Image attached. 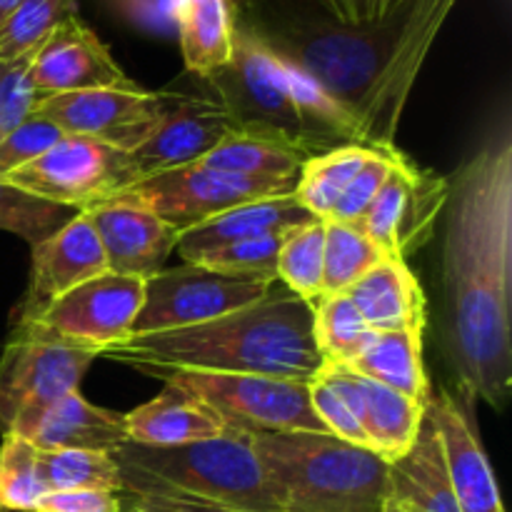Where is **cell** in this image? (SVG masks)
<instances>
[{"label":"cell","mask_w":512,"mask_h":512,"mask_svg":"<svg viewBox=\"0 0 512 512\" xmlns=\"http://www.w3.org/2000/svg\"><path fill=\"white\" fill-rule=\"evenodd\" d=\"M5 68H8V63H0V80H3V73H5Z\"/></svg>","instance_id":"47"},{"label":"cell","mask_w":512,"mask_h":512,"mask_svg":"<svg viewBox=\"0 0 512 512\" xmlns=\"http://www.w3.org/2000/svg\"><path fill=\"white\" fill-rule=\"evenodd\" d=\"M100 240L110 273L148 280L178 248L180 230L150 210L123 200H105L83 210Z\"/></svg>","instance_id":"18"},{"label":"cell","mask_w":512,"mask_h":512,"mask_svg":"<svg viewBox=\"0 0 512 512\" xmlns=\"http://www.w3.org/2000/svg\"><path fill=\"white\" fill-rule=\"evenodd\" d=\"M100 358L135 365L268 375L310 383L325 368L313 340V303L275 283L248 308L165 333L130 335L100 350Z\"/></svg>","instance_id":"3"},{"label":"cell","mask_w":512,"mask_h":512,"mask_svg":"<svg viewBox=\"0 0 512 512\" xmlns=\"http://www.w3.org/2000/svg\"><path fill=\"white\" fill-rule=\"evenodd\" d=\"M383 258L388 255L358 225L328 220L323 248V295L345 293Z\"/></svg>","instance_id":"34"},{"label":"cell","mask_w":512,"mask_h":512,"mask_svg":"<svg viewBox=\"0 0 512 512\" xmlns=\"http://www.w3.org/2000/svg\"><path fill=\"white\" fill-rule=\"evenodd\" d=\"M48 493L38 470V448L15 433L0 443V512H33Z\"/></svg>","instance_id":"35"},{"label":"cell","mask_w":512,"mask_h":512,"mask_svg":"<svg viewBox=\"0 0 512 512\" xmlns=\"http://www.w3.org/2000/svg\"><path fill=\"white\" fill-rule=\"evenodd\" d=\"M3 180L35 198L83 213L135 183L138 170L125 150L80 135H63L40 158L13 170Z\"/></svg>","instance_id":"10"},{"label":"cell","mask_w":512,"mask_h":512,"mask_svg":"<svg viewBox=\"0 0 512 512\" xmlns=\"http://www.w3.org/2000/svg\"><path fill=\"white\" fill-rule=\"evenodd\" d=\"M305 155L298 153L290 145L278 140L255 138L248 133H233L200 163L210 165L225 173L245 175V178L258 180H290L298 183L300 168L305 163Z\"/></svg>","instance_id":"29"},{"label":"cell","mask_w":512,"mask_h":512,"mask_svg":"<svg viewBox=\"0 0 512 512\" xmlns=\"http://www.w3.org/2000/svg\"><path fill=\"white\" fill-rule=\"evenodd\" d=\"M168 100V90H78L40 98L33 115L48 120L63 135H80L133 153L158 128Z\"/></svg>","instance_id":"12"},{"label":"cell","mask_w":512,"mask_h":512,"mask_svg":"<svg viewBox=\"0 0 512 512\" xmlns=\"http://www.w3.org/2000/svg\"><path fill=\"white\" fill-rule=\"evenodd\" d=\"M78 15V0H20L0 25V63L30 58L55 28Z\"/></svg>","instance_id":"33"},{"label":"cell","mask_w":512,"mask_h":512,"mask_svg":"<svg viewBox=\"0 0 512 512\" xmlns=\"http://www.w3.org/2000/svg\"><path fill=\"white\" fill-rule=\"evenodd\" d=\"M368 145H340L328 153L313 155L303 163L295 183L293 198L308 210L313 218L330 220L340 195L350 185L370 155Z\"/></svg>","instance_id":"28"},{"label":"cell","mask_w":512,"mask_h":512,"mask_svg":"<svg viewBox=\"0 0 512 512\" xmlns=\"http://www.w3.org/2000/svg\"><path fill=\"white\" fill-rule=\"evenodd\" d=\"M358 378L360 390H363V420H360V425H363V433L368 438V448L383 460H388L390 465L398 463L418 440L428 405L418 403V400L408 398L398 390L373 383L363 375H358Z\"/></svg>","instance_id":"26"},{"label":"cell","mask_w":512,"mask_h":512,"mask_svg":"<svg viewBox=\"0 0 512 512\" xmlns=\"http://www.w3.org/2000/svg\"><path fill=\"white\" fill-rule=\"evenodd\" d=\"M278 512H383L393 493L388 460L330 433H255Z\"/></svg>","instance_id":"5"},{"label":"cell","mask_w":512,"mask_h":512,"mask_svg":"<svg viewBox=\"0 0 512 512\" xmlns=\"http://www.w3.org/2000/svg\"><path fill=\"white\" fill-rule=\"evenodd\" d=\"M383 512H405L403 508H400L398 503H395L393 500V493H390V500H388V505H385V510Z\"/></svg>","instance_id":"46"},{"label":"cell","mask_w":512,"mask_h":512,"mask_svg":"<svg viewBox=\"0 0 512 512\" xmlns=\"http://www.w3.org/2000/svg\"><path fill=\"white\" fill-rule=\"evenodd\" d=\"M398 155V148L393 150H370L368 160L363 163V168L355 173V178L350 180V185L345 188V193L340 195L338 205H335L330 220L333 223H345V225H360L363 215L368 213L370 203L378 195L380 185L388 178L390 168H393V160ZM328 223V220H325Z\"/></svg>","instance_id":"38"},{"label":"cell","mask_w":512,"mask_h":512,"mask_svg":"<svg viewBox=\"0 0 512 512\" xmlns=\"http://www.w3.org/2000/svg\"><path fill=\"white\" fill-rule=\"evenodd\" d=\"M45 490H110L123 493V478L113 453L95 450H38Z\"/></svg>","instance_id":"32"},{"label":"cell","mask_w":512,"mask_h":512,"mask_svg":"<svg viewBox=\"0 0 512 512\" xmlns=\"http://www.w3.org/2000/svg\"><path fill=\"white\" fill-rule=\"evenodd\" d=\"M178 28L185 70L208 78L233 55L235 10L230 0H165Z\"/></svg>","instance_id":"24"},{"label":"cell","mask_w":512,"mask_h":512,"mask_svg":"<svg viewBox=\"0 0 512 512\" xmlns=\"http://www.w3.org/2000/svg\"><path fill=\"white\" fill-rule=\"evenodd\" d=\"M273 285L265 280L215 273L195 263L163 268L145 280L143 308L130 335L165 333L208 323L258 303L273 290Z\"/></svg>","instance_id":"11"},{"label":"cell","mask_w":512,"mask_h":512,"mask_svg":"<svg viewBox=\"0 0 512 512\" xmlns=\"http://www.w3.org/2000/svg\"><path fill=\"white\" fill-rule=\"evenodd\" d=\"M20 438L38 450H95L113 453L128 443L125 413L88 403L75 390L50 405Z\"/></svg>","instance_id":"23"},{"label":"cell","mask_w":512,"mask_h":512,"mask_svg":"<svg viewBox=\"0 0 512 512\" xmlns=\"http://www.w3.org/2000/svg\"><path fill=\"white\" fill-rule=\"evenodd\" d=\"M168 93V110L158 128L130 153L138 180L198 163L208 158L228 135L238 133V125L228 110L210 95H183L173 90Z\"/></svg>","instance_id":"16"},{"label":"cell","mask_w":512,"mask_h":512,"mask_svg":"<svg viewBox=\"0 0 512 512\" xmlns=\"http://www.w3.org/2000/svg\"><path fill=\"white\" fill-rule=\"evenodd\" d=\"M198 80L228 110L240 133L278 140L305 158L340 145H365L353 118L303 73L270 53L238 18L230 60Z\"/></svg>","instance_id":"4"},{"label":"cell","mask_w":512,"mask_h":512,"mask_svg":"<svg viewBox=\"0 0 512 512\" xmlns=\"http://www.w3.org/2000/svg\"><path fill=\"white\" fill-rule=\"evenodd\" d=\"M135 370L195 395L235 428L255 433H328L310 405L308 383L303 380L170 365H135Z\"/></svg>","instance_id":"8"},{"label":"cell","mask_w":512,"mask_h":512,"mask_svg":"<svg viewBox=\"0 0 512 512\" xmlns=\"http://www.w3.org/2000/svg\"><path fill=\"white\" fill-rule=\"evenodd\" d=\"M443 243L450 360L468 400L512 393V130L505 118L448 180Z\"/></svg>","instance_id":"1"},{"label":"cell","mask_w":512,"mask_h":512,"mask_svg":"<svg viewBox=\"0 0 512 512\" xmlns=\"http://www.w3.org/2000/svg\"><path fill=\"white\" fill-rule=\"evenodd\" d=\"M293 190L295 183L290 180L245 178V175L215 170L198 160L183 168L163 170L135 180L108 200L140 205L183 233L230 208L255 200L285 198L293 195Z\"/></svg>","instance_id":"9"},{"label":"cell","mask_w":512,"mask_h":512,"mask_svg":"<svg viewBox=\"0 0 512 512\" xmlns=\"http://www.w3.org/2000/svg\"><path fill=\"white\" fill-rule=\"evenodd\" d=\"M18 3H20V0H0V25H3L5 20L10 18V13L18 8Z\"/></svg>","instance_id":"44"},{"label":"cell","mask_w":512,"mask_h":512,"mask_svg":"<svg viewBox=\"0 0 512 512\" xmlns=\"http://www.w3.org/2000/svg\"><path fill=\"white\" fill-rule=\"evenodd\" d=\"M33 512H123V495L110 490H48Z\"/></svg>","instance_id":"42"},{"label":"cell","mask_w":512,"mask_h":512,"mask_svg":"<svg viewBox=\"0 0 512 512\" xmlns=\"http://www.w3.org/2000/svg\"><path fill=\"white\" fill-rule=\"evenodd\" d=\"M75 215H78L75 208L35 198V195L0 180V230L18 235L30 248L40 240L50 238Z\"/></svg>","instance_id":"36"},{"label":"cell","mask_w":512,"mask_h":512,"mask_svg":"<svg viewBox=\"0 0 512 512\" xmlns=\"http://www.w3.org/2000/svg\"><path fill=\"white\" fill-rule=\"evenodd\" d=\"M98 348L73 343L38 323H15L0 355V430L23 435L45 410L80 388Z\"/></svg>","instance_id":"7"},{"label":"cell","mask_w":512,"mask_h":512,"mask_svg":"<svg viewBox=\"0 0 512 512\" xmlns=\"http://www.w3.org/2000/svg\"><path fill=\"white\" fill-rule=\"evenodd\" d=\"M345 295L353 300L358 313L375 333H423L428 323L425 293L405 258H383L358 283L350 285Z\"/></svg>","instance_id":"21"},{"label":"cell","mask_w":512,"mask_h":512,"mask_svg":"<svg viewBox=\"0 0 512 512\" xmlns=\"http://www.w3.org/2000/svg\"><path fill=\"white\" fill-rule=\"evenodd\" d=\"M325 223L313 218L283 235L278 253V283L305 303L323 298Z\"/></svg>","instance_id":"31"},{"label":"cell","mask_w":512,"mask_h":512,"mask_svg":"<svg viewBox=\"0 0 512 512\" xmlns=\"http://www.w3.org/2000/svg\"><path fill=\"white\" fill-rule=\"evenodd\" d=\"M455 5L408 0L380 23L345 25L295 0H255L235 18L345 110L368 148L393 150L420 68Z\"/></svg>","instance_id":"2"},{"label":"cell","mask_w":512,"mask_h":512,"mask_svg":"<svg viewBox=\"0 0 512 512\" xmlns=\"http://www.w3.org/2000/svg\"><path fill=\"white\" fill-rule=\"evenodd\" d=\"M60 138H63V133L55 125L38 118V115H30L23 125H18L13 133L0 140V180L13 170L23 168L30 160L40 158Z\"/></svg>","instance_id":"39"},{"label":"cell","mask_w":512,"mask_h":512,"mask_svg":"<svg viewBox=\"0 0 512 512\" xmlns=\"http://www.w3.org/2000/svg\"><path fill=\"white\" fill-rule=\"evenodd\" d=\"M123 493H170L245 512H278L250 430L170 448L125 443L113 450Z\"/></svg>","instance_id":"6"},{"label":"cell","mask_w":512,"mask_h":512,"mask_svg":"<svg viewBox=\"0 0 512 512\" xmlns=\"http://www.w3.org/2000/svg\"><path fill=\"white\" fill-rule=\"evenodd\" d=\"M253 3H255V0H230V5H233L235 15L248 13V8H250V5H253Z\"/></svg>","instance_id":"45"},{"label":"cell","mask_w":512,"mask_h":512,"mask_svg":"<svg viewBox=\"0 0 512 512\" xmlns=\"http://www.w3.org/2000/svg\"><path fill=\"white\" fill-rule=\"evenodd\" d=\"M280 243H283V235H265V238L243 240V243H233L225 245V248L203 253L195 260V265H203V268L215 270V273L278 283Z\"/></svg>","instance_id":"37"},{"label":"cell","mask_w":512,"mask_h":512,"mask_svg":"<svg viewBox=\"0 0 512 512\" xmlns=\"http://www.w3.org/2000/svg\"><path fill=\"white\" fill-rule=\"evenodd\" d=\"M143 295L145 280L105 273L70 290L33 323L65 340L105 350L130 338Z\"/></svg>","instance_id":"14"},{"label":"cell","mask_w":512,"mask_h":512,"mask_svg":"<svg viewBox=\"0 0 512 512\" xmlns=\"http://www.w3.org/2000/svg\"><path fill=\"white\" fill-rule=\"evenodd\" d=\"M125 508L138 512H245L235 508H225L218 503H205V500L183 498V495L170 493H120Z\"/></svg>","instance_id":"43"},{"label":"cell","mask_w":512,"mask_h":512,"mask_svg":"<svg viewBox=\"0 0 512 512\" xmlns=\"http://www.w3.org/2000/svg\"><path fill=\"white\" fill-rule=\"evenodd\" d=\"M450 183L423 170L398 150L388 178L380 185L358 228L390 258H408L423 248L448 203Z\"/></svg>","instance_id":"13"},{"label":"cell","mask_w":512,"mask_h":512,"mask_svg":"<svg viewBox=\"0 0 512 512\" xmlns=\"http://www.w3.org/2000/svg\"><path fill=\"white\" fill-rule=\"evenodd\" d=\"M348 370L408 395L418 403H430V383L423 368V333L418 330H393L373 333L363 353L348 365Z\"/></svg>","instance_id":"27"},{"label":"cell","mask_w":512,"mask_h":512,"mask_svg":"<svg viewBox=\"0 0 512 512\" xmlns=\"http://www.w3.org/2000/svg\"><path fill=\"white\" fill-rule=\"evenodd\" d=\"M373 333L345 293L323 295L313 303V340L325 365L348 368L363 353Z\"/></svg>","instance_id":"30"},{"label":"cell","mask_w":512,"mask_h":512,"mask_svg":"<svg viewBox=\"0 0 512 512\" xmlns=\"http://www.w3.org/2000/svg\"><path fill=\"white\" fill-rule=\"evenodd\" d=\"M428 418L438 430L445 473L460 512H505L490 460L455 398L445 390L430 395Z\"/></svg>","instance_id":"19"},{"label":"cell","mask_w":512,"mask_h":512,"mask_svg":"<svg viewBox=\"0 0 512 512\" xmlns=\"http://www.w3.org/2000/svg\"><path fill=\"white\" fill-rule=\"evenodd\" d=\"M30 58L8 63L3 80H0V140L8 133H13L18 125H23L33 115L40 98H43L28 78Z\"/></svg>","instance_id":"40"},{"label":"cell","mask_w":512,"mask_h":512,"mask_svg":"<svg viewBox=\"0 0 512 512\" xmlns=\"http://www.w3.org/2000/svg\"><path fill=\"white\" fill-rule=\"evenodd\" d=\"M123 512H138V510H133V508H125V505H123Z\"/></svg>","instance_id":"48"},{"label":"cell","mask_w":512,"mask_h":512,"mask_svg":"<svg viewBox=\"0 0 512 512\" xmlns=\"http://www.w3.org/2000/svg\"><path fill=\"white\" fill-rule=\"evenodd\" d=\"M393 500L405 512H460L450 490L438 430L425 410L418 440L405 458L390 468Z\"/></svg>","instance_id":"25"},{"label":"cell","mask_w":512,"mask_h":512,"mask_svg":"<svg viewBox=\"0 0 512 512\" xmlns=\"http://www.w3.org/2000/svg\"><path fill=\"white\" fill-rule=\"evenodd\" d=\"M110 273L88 215L78 213L50 238L30 248V283L15 323H33L63 295L88 280Z\"/></svg>","instance_id":"15"},{"label":"cell","mask_w":512,"mask_h":512,"mask_svg":"<svg viewBox=\"0 0 512 512\" xmlns=\"http://www.w3.org/2000/svg\"><path fill=\"white\" fill-rule=\"evenodd\" d=\"M313 220V215L293 198H268L255 203L238 205L205 223L195 225L180 233L175 253L183 263H195L203 253L225 248V245L243 243V240L265 238V235H285L288 230L298 228Z\"/></svg>","instance_id":"22"},{"label":"cell","mask_w":512,"mask_h":512,"mask_svg":"<svg viewBox=\"0 0 512 512\" xmlns=\"http://www.w3.org/2000/svg\"><path fill=\"white\" fill-rule=\"evenodd\" d=\"M295 3L305 5L308 10L325 15L335 23L370 25L393 15L408 0H295Z\"/></svg>","instance_id":"41"},{"label":"cell","mask_w":512,"mask_h":512,"mask_svg":"<svg viewBox=\"0 0 512 512\" xmlns=\"http://www.w3.org/2000/svg\"><path fill=\"white\" fill-rule=\"evenodd\" d=\"M125 428H128V443L150 445V448L203 443L238 430L203 400L173 385H163L153 400L125 413Z\"/></svg>","instance_id":"20"},{"label":"cell","mask_w":512,"mask_h":512,"mask_svg":"<svg viewBox=\"0 0 512 512\" xmlns=\"http://www.w3.org/2000/svg\"><path fill=\"white\" fill-rule=\"evenodd\" d=\"M28 78L43 98L78 90L140 88L123 73L103 40L78 15L55 28L53 35L35 50L28 63Z\"/></svg>","instance_id":"17"}]
</instances>
